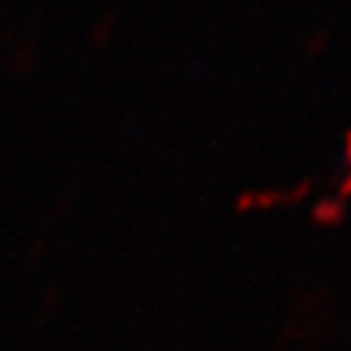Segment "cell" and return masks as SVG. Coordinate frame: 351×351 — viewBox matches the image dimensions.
I'll return each instance as SVG.
<instances>
[{
    "instance_id": "7a4b0ae2",
    "label": "cell",
    "mask_w": 351,
    "mask_h": 351,
    "mask_svg": "<svg viewBox=\"0 0 351 351\" xmlns=\"http://www.w3.org/2000/svg\"><path fill=\"white\" fill-rule=\"evenodd\" d=\"M351 194V178H346V183H340V197H348Z\"/></svg>"
},
{
    "instance_id": "6da1fadb",
    "label": "cell",
    "mask_w": 351,
    "mask_h": 351,
    "mask_svg": "<svg viewBox=\"0 0 351 351\" xmlns=\"http://www.w3.org/2000/svg\"><path fill=\"white\" fill-rule=\"evenodd\" d=\"M343 216H346L343 202H324V205H318V208L313 210V219L321 221V224H337Z\"/></svg>"
},
{
    "instance_id": "3957f363",
    "label": "cell",
    "mask_w": 351,
    "mask_h": 351,
    "mask_svg": "<svg viewBox=\"0 0 351 351\" xmlns=\"http://www.w3.org/2000/svg\"><path fill=\"white\" fill-rule=\"evenodd\" d=\"M348 158H351V133H348Z\"/></svg>"
}]
</instances>
